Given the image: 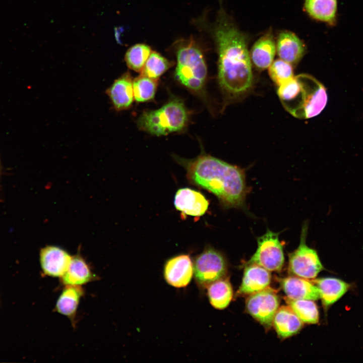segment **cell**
Instances as JSON below:
<instances>
[{"label":"cell","instance_id":"16","mask_svg":"<svg viewBox=\"0 0 363 363\" xmlns=\"http://www.w3.org/2000/svg\"><path fill=\"white\" fill-rule=\"evenodd\" d=\"M311 281L318 287L322 305L326 310L341 298L351 287L349 283L334 277L314 278Z\"/></svg>","mask_w":363,"mask_h":363},{"label":"cell","instance_id":"19","mask_svg":"<svg viewBox=\"0 0 363 363\" xmlns=\"http://www.w3.org/2000/svg\"><path fill=\"white\" fill-rule=\"evenodd\" d=\"M107 94L116 110L130 107L134 99L133 80L130 74H124L116 80L108 89Z\"/></svg>","mask_w":363,"mask_h":363},{"label":"cell","instance_id":"3","mask_svg":"<svg viewBox=\"0 0 363 363\" xmlns=\"http://www.w3.org/2000/svg\"><path fill=\"white\" fill-rule=\"evenodd\" d=\"M277 93L285 109L301 119L318 115L325 107L328 100L324 86L306 74L293 76L279 86Z\"/></svg>","mask_w":363,"mask_h":363},{"label":"cell","instance_id":"24","mask_svg":"<svg viewBox=\"0 0 363 363\" xmlns=\"http://www.w3.org/2000/svg\"><path fill=\"white\" fill-rule=\"evenodd\" d=\"M288 306L304 322L317 324L319 320L318 307L313 300L285 298Z\"/></svg>","mask_w":363,"mask_h":363},{"label":"cell","instance_id":"15","mask_svg":"<svg viewBox=\"0 0 363 363\" xmlns=\"http://www.w3.org/2000/svg\"><path fill=\"white\" fill-rule=\"evenodd\" d=\"M281 285L289 298L313 300L320 298L318 287L307 279L296 276H289L281 280Z\"/></svg>","mask_w":363,"mask_h":363},{"label":"cell","instance_id":"26","mask_svg":"<svg viewBox=\"0 0 363 363\" xmlns=\"http://www.w3.org/2000/svg\"><path fill=\"white\" fill-rule=\"evenodd\" d=\"M172 65L171 62L160 53L152 51L141 72V74L158 80Z\"/></svg>","mask_w":363,"mask_h":363},{"label":"cell","instance_id":"18","mask_svg":"<svg viewBox=\"0 0 363 363\" xmlns=\"http://www.w3.org/2000/svg\"><path fill=\"white\" fill-rule=\"evenodd\" d=\"M60 278L65 285L82 286L97 280V276L82 256L78 254L72 257L68 270Z\"/></svg>","mask_w":363,"mask_h":363},{"label":"cell","instance_id":"20","mask_svg":"<svg viewBox=\"0 0 363 363\" xmlns=\"http://www.w3.org/2000/svg\"><path fill=\"white\" fill-rule=\"evenodd\" d=\"M84 294L81 286L65 285L56 301L54 311L67 317L74 325L79 304Z\"/></svg>","mask_w":363,"mask_h":363},{"label":"cell","instance_id":"28","mask_svg":"<svg viewBox=\"0 0 363 363\" xmlns=\"http://www.w3.org/2000/svg\"><path fill=\"white\" fill-rule=\"evenodd\" d=\"M268 68L270 78L278 86L293 77L292 65L280 58L273 60Z\"/></svg>","mask_w":363,"mask_h":363},{"label":"cell","instance_id":"12","mask_svg":"<svg viewBox=\"0 0 363 363\" xmlns=\"http://www.w3.org/2000/svg\"><path fill=\"white\" fill-rule=\"evenodd\" d=\"M72 257L59 247L45 246L40 250L39 254L41 269L45 275L61 278L68 270Z\"/></svg>","mask_w":363,"mask_h":363},{"label":"cell","instance_id":"14","mask_svg":"<svg viewBox=\"0 0 363 363\" xmlns=\"http://www.w3.org/2000/svg\"><path fill=\"white\" fill-rule=\"evenodd\" d=\"M276 45L279 58L291 65L297 64L306 52V46L303 42L291 31L280 32Z\"/></svg>","mask_w":363,"mask_h":363},{"label":"cell","instance_id":"23","mask_svg":"<svg viewBox=\"0 0 363 363\" xmlns=\"http://www.w3.org/2000/svg\"><path fill=\"white\" fill-rule=\"evenodd\" d=\"M207 296L211 306L223 310L229 305L233 297V289L227 276L211 283L207 288Z\"/></svg>","mask_w":363,"mask_h":363},{"label":"cell","instance_id":"8","mask_svg":"<svg viewBox=\"0 0 363 363\" xmlns=\"http://www.w3.org/2000/svg\"><path fill=\"white\" fill-rule=\"evenodd\" d=\"M279 235V232L267 229L263 235L257 237V249L247 264H257L269 271H280L284 256Z\"/></svg>","mask_w":363,"mask_h":363},{"label":"cell","instance_id":"1","mask_svg":"<svg viewBox=\"0 0 363 363\" xmlns=\"http://www.w3.org/2000/svg\"><path fill=\"white\" fill-rule=\"evenodd\" d=\"M211 32L218 54V79L222 90L237 95L249 90L253 76L248 39L221 9Z\"/></svg>","mask_w":363,"mask_h":363},{"label":"cell","instance_id":"25","mask_svg":"<svg viewBox=\"0 0 363 363\" xmlns=\"http://www.w3.org/2000/svg\"><path fill=\"white\" fill-rule=\"evenodd\" d=\"M157 79L142 74L133 80L134 96L136 101L142 102L152 99L157 90Z\"/></svg>","mask_w":363,"mask_h":363},{"label":"cell","instance_id":"13","mask_svg":"<svg viewBox=\"0 0 363 363\" xmlns=\"http://www.w3.org/2000/svg\"><path fill=\"white\" fill-rule=\"evenodd\" d=\"M237 295H250L269 287L271 276L269 271L256 264H247Z\"/></svg>","mask_w":363,"mask_h":363},{"label":"cell","instance_id":"11","mask_svg":"<svg viewBox=\"0 0 363 363\" xmlns=\"http://www.w3.org/2000/svg\"><path fill=\"white\" fill-rule=\"evenodd\" d=\"M174 204L176 209L180 212L181 218L184 219L188 216L199 218L204 215L209 202L200 192L183 188L176 192Z\"/></svg>","mask_w":363,"mask_h":363},{"label":"cell","instance_id":"6","mask_svg":"<svg viewBox=\"0 0 363 363\" xmlns=\"http://www.w3.org/2000/svg\"><path fill=\"white\" fill-rule=\"evenodd\" d=\"M194 277L198 287L206 289L211 283L226 276L228 264L224 256L213 247L206 246L193 260Z\"/></svg>","mask_w":363,"mask_h":363},{"label":"cell","instance_id":"4","mask_svg":"<svg viewBox=\"0 0 363 363\" xmlns=\"http://www.w3.org/2000/svg\"><path fill=\"white\" fill-rule=\"evenodd\" d=\"M189 119L188 110L177 98L170 100L160 108L144 111L137 120L140 129L153 135L164 136L183 130Z\"/></svg>","mask_w":363,"mask_h":363},{"label":"cell","instance_id":"7","mask_svg":"<svg viewBox=\"0 0 363 363\" xmlns=\"http://www.w3.org/2000/svg\"><path fill=\"white\" fill-rule=\"evenodd\" d=\"M308 222L303 223L299 244L288 254V271L291 274L307 279L315 278L323 269L317 251L306 244Z\"/></svg>","mask_w":363,"mask_h":363},{"label":"cell","instance_id":"22","mask_svg":"<svg viewBox=\"0 0 363 363\" xmlns=\"http://www.w3.org/2000/svg\"><path fill=\"white\" fill-rule=\"evenodd\" d=\"M304 8L314 19L334 26L338 18L337 0H306Z\"/></svg>","mask_w":363,"mask_h":363},{"label":"cell","instance_id":"17","mask_svg":"<svg viewBox=\"0 0 363 363\" xmlns=\"http://www.w3.org/2000/svg\"><path fill=\"white\" fill-rule=\"evenodd\" d=\"M276 45L271 32H268L258 39L250 52L251 62L259 70L269 67L274 60Z\"/></svg>","mask_w":363,"mask_h":363},{"label":"cell","instance_id":"5","mask_svg":"<svg viewBox=\"0 0 363 363\" xmlns=\"http://www.w3.org/2000/svg\"><path fill=\"white\" fill-rule=\"evenodd\" d=\"M176 54L175 79L194 93H202L207 79V68L200 48L194 40H189L178 46Z\"/></svg>","mask_w":363,"mask_h":363},{"label":"cell","instance_id":"10","mask_svg":"<svg viewBox=\"0 0 363 363\" xmlns=\"http://www.w3.org/2000/svg\"><path fill=\"white\" fill-rule=\"evenodd\" d=\"M194 276V266L190 255L180 254L168 259L163 267L166 282L176 288L186 287Z\"/></svg>","mask_w":363,"mask_h":363},{"label":"cell","instance_id":"2","mask_svg":"<svg viewBox=\"0 0 363 363\" xmlns=\"http://www.w3.org/2000/svg\"><path fill=\"white\" fill-rule=\"evenodd\" d=\"M189 183L214 194L225 209L244 208L248 192L244 169L202 152L193 159L173 154Z\"/></svg>","mask_w":363,"mask_h":363},{"label":"cell","instance_id":"9","mask_svg":"<svg viewBox=\"0 0 363 363\" xmlns=\"http://www.w3.org/2000/svg\"><path fill=\"white\" fill-rule=\"evenodd\" d=\"M279 305L276 291L269 286L250 294L246 301L247 312L266 329L272 326Z\"/></svg>","mask_w":363,"mask_h":363},{"label":"cell","instance_id":"21","mask_svg":"<svg viewBox=\"0 0 363 363\" xmlns=\"http://www.w3.org/2000/svg\"><path fill=\"white\" fill-rule=\"evenodd\" d=\"M304 322L289 306L278 308L273 319L272 324L281 338L291 336L302 328Z\"/></svg>","mask_w":363,"mask_h":363},{"label":"cell","instance_id":"27","mask_svg":"<svg viewBox=\"0 0 363 363\" xmlns=\"http://www.w3.org/2000/svg\"><path fill=\"white\" fill-rule=\"evenodd\" d=\"M151 52V49L148 45L136 44L127 51L125 54L126 63L131 70L141 72Z\"/></svg>","mask_w":363,"mask_h":363}]
</instances>
